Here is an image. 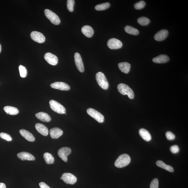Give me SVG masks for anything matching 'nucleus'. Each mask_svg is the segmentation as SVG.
Segmentation results:
<instances>
[{
  "instance_id": "f257e3e1",
  "label": "nucleus",
  "mask_w": 188,
  "mask_h": 188,
  "mask_svg": "<svg viewBox=\"0 0 188 188\" xmlns=\"http://www.w3.org/2000/svg\"><path fill=\"white\" fill-rule=\"evenodd\" d=\"M131 161V158L128 155L125 154L120 155L115 163V166L118 168H122L128 165Z\"/></svg>"
},
{
  "instance_id": "f03ea898",
  "label": "nucleus",
  "mask_w": 188,
  "mask_h": 188,
  "mask_svg": "<svg viewBox=\"0 0 188 188\" xmlns=\"http://www.w3.org/2000/svg\"><path fill=\"white\" fill-rule=\"evenodd\" d=\"M117 89L123 95H127L130 99L134 98V94L133 90L128 85L120 83L117 86Z\"/></svg>"
},
{
  "instance_id": "7ed1b4c3",
  "label": "nucleus",
  "mask_w": 188,
  "mask_h": 188,
  "mask_svg": "<svg viewBox=\"0 0 188 188\" xmlns=\"http://www.w3.org/2000/svg\"><path fill=\"white\" fill-rule=\"evenodd\" d=\"M96 79L98 85L104 90L108 89L109 83L104 74L101 72H99L96 75Z\"/></svg>"
},
{
  "instance_id": "20e7f679",
  "label": "nucleus",
  "mask_w": 188,
  "mask_h": 188,
  "mask_svg": "<svg viewBox=\"0 0 188 188\" xmlns=\"http://www.w3.org/2000/svg\"><path fill=\"white\" fill-rule=\"evenodd\" d=\"M49 104L51 109L56 113L59 114H66V109L58 102L52 100L50 101Z\"/></svg>"
},
{
  "instance_id": "39448f33",
  "label": "nucleus",
  "mask_w": 188,
  "mask_h": 188,
  "mask_svg": "<svg viewBox=\"0 0 188 188\" xmlns=\"http://www.w3.org/2000/svg\"><path fill=\"white\" fill-rule=\"evenodd\" d=\"M45 13L46 17L52 24L56 25L60 24L61 21L58 16L55 13L48 9H45Z\"/></svg>"
},
{
  "instance_id": "423d86ee",
  "label": "nucleus",
  "mask_w": 188,
  "mask_h": 188,
  "mask_svg": "<svg viewBox=\"0 0 188 188\" xmlns=\"http://www.w3.org/2000/svg\"><path fill=\"white\" fill-rule=\"evenodd\" d=\"M87 112L88 114L96 120L99 123H102L104 121V116L99 111L92 108L88 109Z\"/></svg>"
},
{
  "instance_id": "0eeeda50",
  "label": "nucleus",
  "mask_w": 188,
  "mask_h": 188,
  "mask_svg": "<svg viewBox=\"0 0 188 188\" xmlns=\"http://www.w3.org/2000/svg\"><path fill=\"white\" fill-rule=\"evenodd\" d=\"M71 150L68 147H62L58 150V153L59 156L65 162L68 161V156L71 154Z\"/></svg>"
},
{
  "instance_id": "6e6552de",
  "label": "nucleus",
  "mask_w": 188,
  "mask_h": 188,
  "mask_svg": "<svg viewBox=\"0 0 188 188\" xmlns=\"http://www.w3.org/2000/svg\"><path fill=\"white\" fill-rule=\"evenodd\" d=\"M62 180L67 184L73 185L76 182L77 178L73 174L65 173L62 175Z\"/></svg>"
},
{
  "instance_id": "1a4fd4ad",
  "label": "nucleus",
  "mask_w": 188,
  "mask_h": 188,
  "mask_svg": "<svg viewBox=\"0 0 188 188\" xmlns=\"http://www.w3.org/2000/svg\"><path fill=\"white\" fill-rule=\"evenodd\" d=\"M122 45V42L117 38H111L107 42V46L111 49H117L121 48Z\"/></svg>"
},
{
  "instance_id": "9d476101",
  "label": "nucleus",
  "mask_w": 188,
  "mask_h": 188,
  "mask_svg": "<svg viewBox=\"0 0 188 188\" xmlns=\"http://www.w3.org/2000/svg\"><path fill=\"white\" fill-rule=\"evenodd\" d=\"M74 59L77 68L80 72L83 73L84 71V66L83 63L81 55L78 52H76L74 55Z\"/></svg>"
},
{
  "instance_id": "9b49d317",
  "label": "nucleus",
  "mask_w": 188,
  "mask_h": 188,
  "mask_svg": "<svg viewBox=\"0 0 188 188\" xmlns=\"http://www.w3.org/2000/svg\"><path fill=\"white\" fill-rule=\"evenodd\" d=\"M31 36L32 40L39 43H42L45 40V37L44 35L41 32L38 31L32 32Z\"/></svg>"
},
{
  "instance_id": "f8f14e48",
  "label": "nucleus",
  "mask_w": 188,
  "mask_h": 188,
  "mask_svg": "<svg viewBox=\"0 0 188 188\" xmlns=\"http://www.w3.org/2000/svg\"><path fill=\"white\" fill-rule=\"evenodd\" d=\"M45 59L49 64L52 66L57 65L58 61L57 56L49 52L46 53L45 55Z\"/></svg>"
},
{
  "instance_id": "ddd939ff",
  "label": "nucleus",
  "mask_w": 188,
  "mask_h": 188,
  "mask_svg": "<svg viewBox=\"0 0 188 188\" xmlns=\"http://www.w3.org/2000/svg\"><path fill=\"white\" fill-rule=\"evenodd\" d=\"M51 87L53 89L62 91H68L70 89V87L68 84L62 82H55L51 84Z\"/></svg>"
},
{
  "instance_id": "4468645a",
  "label": "nucleus",
  "mask_w": 188,
  "mask_h": 188,
  "mask_svg": "<svg viewBox=\"0 0 188 188\" xmlns=\"http://www.w3.org/2000/svg\"><path fill=\"white\" fill-rule=\"evenodd\" d=\"M17 157L18 158L22 161H25V160L34 161L35 160V158L31 153L25 152L18 153L17 154Z\"/></svg>"
},
{
  "instance_id": "2eb2a0df",
  "label": "nucleus",
  "mask_w": 188,
  "mask_h": 188,
  "mask_svg": "<svg viewBox=\"0 0 188 188\" xmlns=\"http://www.w3.org/2000/svg\"><path fill=\"white\" fill-rule=\"evenodd\" d=\"M168 35V31L166 29H162L158 32L155 35L154 38L155 40L161 41L164 40Z\"/></svg>"
},
{
  "instance_id": "dca6fc26",
  "label": "nucleus",
  "mask_w": 188,
  "mask_h": 188,
  "mask_svg": "<svg viewBox=\"0 0 188 188\" xmlns=\"http://www.w3.org/2000/svg\"><path fill=\"white\" fill-rule=\"evenodd\" d=\"M63 131L62 130L58 127H54L50 130V134L51 137L52 139H57L61 136Z\"/></svg>"
},
{
  "instance_id": "f3484780",
  "label": "nucleus",
  "mask_w": 188,
  "mask_h": 188,
  "mask_svg": "<svg viewBox=\"0 0 188 188\" xmlns=\"http://www.w3.org/2000/svg\"><path fill=\"white\" fill-rule=\"evenodd\" d=\"M81 31L82 33L88 38H91L94 33V30L92 28L88 25H84Z\"/></svg>"
},
{
  "instance_id": "a211bd4d",
  "label": "nucleus",
  "mask_w": 188,
  "mask_h": 188,
  "mask_svg": "<svg viewBox=\"0 0 188 188\" xmlns=\"http://www.w3.org/2000/svg\"><path fill=\"white\" fill-rule=\"evenodd\" d=\"M20 133L23 137L30 142H34L35 140V137L31 132L25 129L20 130Z\"/></svg>"
},
{
  "instance_id": "6ab92c4d",
  "label": "nucleus",
  "mask_w": 188,
  "mask_h": 188,
  "mask_svg": "<svg viewBox=\"0 0 188 188\" xmlns=\"http://www.w3.org/2000/svg\"><path fill=\"white\" fill-rule=\"evenodd\" d=\"M36 129L37 130L44 136H47L48 134V128L45 125L39 123H38L35 125Z\"/></svg>"
},
{
  "instance_id": "aec40b11",
  "label": "nucleus",
  "mask_w": 188,
  "mask_h": 188,
  "mask_svg": "<svg viewBox=\"0 0 188 188\" xmlns=\"http://www.w3.org/2000/svg\"><path fill=\"white\" fill-rule=\"evenodd\" d=\"M170 59L168 56L165 54L159 55L158 56L154 58L153 61L157 64L165 63L168 62Z\"/></svg>"
},
{
  "instance_id": "412c9836",
  "label": "nucleus",
  "mask_w": 188,
  "mask_h": 188,
  "mask_svg": "<svg viewBox=\"0 0 188 188\" xmlns=\"http://www.w3.org/2000/svg\"><path fill=\"white\" fill-rule=\"evenodd\" d=\"M36 117L39 120L44 122H49L51 120V118L47 113L40 112L36 114Z\"/></svg>"
},
{
  "instance_id": "4be33fe9",
  "label": "nucleus",
  "mask_w": 188,
  "mask_h": 188,
  "mask_svg": "<svg viewBox=\"0 0 188 188\" xmlns=\"http://www.w3.org/2000/svg\"><path fill=\"white\" fill-rule=\"evenodd\" d=\"M120 71L125 74L128 73L131 68V65L127 62H120L118 64Z\"/></svg>"
},
{
  "instance_id": "5701e85b",
  "label": "nucleus",
  "mask_w": 188,
  "mask_h": 188,
  "mask_svg": "<svg viewBox=\"0 0 188 188\" xmlns=\"http://www.w3.org/2000/svg\"><path fill=\"white\" fill-rule=\"evenodd\" d=\"M139 134L145 140L149 141L151 140V136L147 130L145 129H141L139 130Z\"/></svg>"
},
{
  "instance_id": "b1692460",
  "label": "nucleus",
  "mask_w": 188,
  "mask_h": 188,
  "mask_svg": "<svg viewBox=\"0 0 188 188\" xmlns=\"http://www.w3.org/2000/svg\"><path fill=\"white\" fill-rule=\"evenodd\" d=\"M5 111L10 115H16L19 113V110L17 108L11 106H6L4 108Z\"/></svg>"
},
{
  "instance_id": "393cba45",
  "label": "nucleus",
  "mask_w": 188,
  "mask_h": 188,
  "mask_svg": "<svg viewBox=\"0 0 188 188\" xmlns=\"http://www.w3.org/2000/svg\"><path fill=\"white\" fill-rule=\"evenodd\" d=\"M157 166L162 168L165 169L170 172H173L174 171V169L172 167L168 165L165 163L164 162L162 161H157L156 162Z\"/></svg>"
},
{
  "instance_id": "a878e982",
  "label": "nucleus",
  "mask_w": 188,
  "mask_h": 188,
  "mask_svg": "<svg viewBox=\"0 0 188 188\" xmlns=\"http://www.w3.org/2000/svg\"><path fill=\"white\" fill-rule=\"evenodd\" d=\"M43 157L46 164H50L54 163V157L50 153L48 152L44 153Z\"/></svg>"
},
{
  "instance_id": "bb28decb",
  "label": "nucleus",
  "mask_w": 188,
  "mask_h": 188,
  "mask_svg": "<svg viewBox=\"0 0 188 188\" xmlns=\"http://www.w3.org/2000/svg\"><path fill=\"white\" fill-rule=\"evenodd\" d=\"M125 32L130 34L137 35L139 33V31L137 29L129 25H127L124 28Z\"/></svg>"
},
{
  "instance_id": "cd10ccee",
  "label": "nucleus",
  "mask_w": 188,
  "mask_h": 188,
  "mask_svg": "<svg viewBox=\"0 0 188 188\" xmlns=\"http://www.w3.org/2000/svg\"><path fill=\"white\" fill-rule=\"evenodd\" d=\"M110 6V4L107 2V3L97 5L95 6V8L97 11H104L108 8Z\"/></svg>"
},
{
  "instance_id": "c85d7f7f",
  "label": "nucleus",
  "mask_w": 188,
  "mask_h": 188,
  "mask_svg": "<svg viewBox=\"0 0 188 188\" xmlns=\"http://www.w3.org/2000/svg\"><path fill=\"white\" fill-rule=\"evenodd\" d=\"M137 22L139 24L143 26H145L149 24L150 20L145 17H141L138 18Z\"/></svg>"
},
{
  "instance_id": "c756f323",
  "label": "nucleus",
  "mask_w": 188,
  "mask_h": 188,
  "mask_svg": "<svg viewBox=\"0 0 188 188\" xmlns=\"http://www.w3.org/2000/svg\"><path fill=\"white\" fill-rule=\"evenodd\" d=\"M19 71L20 75L21 77L25 78L27 75V71L26 68L22 65H20L19 67Z\"/></svg>"
},
{
  "instance_id": "7c9ffc66",
  "label": "nucleus",
  "mask_w": 188,
  "mask_h": 188,
  "mask_svg": "<svg viewBox=\"0 0 188 188\" xmlns=\"http://www.w3.org/2000/svg\"><path fill=\"white\" fill-rule=\"evenodd\" d=\"M75 1L74 0H68L67 1V8L70 12H73L74 11Z\"/></svg>"
},
{
  "instance_id": "2f4dec72",
  "label": "nucleus",
  "mask_w": 188,
  "mask_h": 188,
  "mask_svg": "<svg viewBox=\"0 0 188 188\" xmlns=\"http://www.w3.org/2000/svg\"><path fill=\"white\" fill-rule=\"evenodd\" d=\"M145 5V2L143 1H141L134 5V7L137 10H140L144 8Z\"/></svg>"
},
{
  "instance_id": "473e14b6",
  "label": "nucleus",
  "mask_w": 188,
  "mask_h": 188,
  "mask_svg": "<svg viewBox=\"0 0 188 188\" xmlns=\"http://www.w3.org/2000/svg\"><path fill=\"white\" fill-rule=\"evenodd\" d=\"M0 137L8 141H11L12 140V139L10 135L8 134L4 133V132H2L0 134Z\"/></svg>"
},
{
  "instance_id": "72a5a7b5",
  "label": "nucleus",
  "mask_w": 188,
  "mask_h": 188,
  "mask_svg": "<svg viewBox=\"0 0 188 188\" xmlns=\"http://www.w3.org/2000/svg\"><path fill=\"white\" fill-rule=\"evenodd\" d=\"M159 180L157 178H155L151 183L150 188H159Z\"/></svg>"
},
{
  "instance_id": "f704fd0d",
  "label": "nucleus",
  "mask_w": 188,
  "mask_h": 188,
  "mask_svg": "<svg viewBox=\"0 0 188 188\" xmlns=\"http://www.w3.org/2000/svg\"><path fill=\"white\" fill-rule=\"evenodd\" d=\"M166 136L167 139L169 140H172L175 138V134L170 131L166 132Z\"/></svg>"
},
{
  "instance_id": "c9c22d12",
  "label": "nucleus",
  "mask_w": 188,
  "mask_h": 188,
  "mask_svg": "<svg viewBox=\"0 0 188 188\" xmlns=\"http://www.w3.org/2000/svg\"><path fill=\"white\" fill-rule=\"evenodd\" d=\"M170 150L172 153H174V154H176V153H177L179 152L180 148L178 145H174L171 146L170 148Z\"/></svg>"
},
{
  "instance_id": "e433bc0d",
  "label": "nucleus",
  "mask_w": 188,
  "mask_h": 188,
  "mask_svg": "<svg viewBox=\"0 0 188 188\" xmlns=\"http://www.w3.org/2000/svg\"><path fill=\"white\" fill-rule=\"evenodd\" d=\"M39 186L41 188H51L45 183L41 182L39 183Z\"/></svg>"
},
{
  "instance_id": "4c0bfd02",
  "label": "nucleus",
  "mask_w": 188,
  "mask_h": 188,
  "mask_svg": "<svg viewBox=\"0 0 188 188\" xmlns=\"http://www.w3.org/2000/svg\"><path fill=\"white\" fill-rule=\"evenodd\" d=\"M0 188H6V185L3 183H0Z\"/></svg>"
},
{
  "instance_id": "58836bf2",
  "label": "nucleus",
  "mask_w": 188,
  "mask_h": 188,
  "mask_svg": "<svg viewBox=\"0 0 188 188\" xmlns=\"http://www.w3.org/2000/svg\"><path fill=\"white\" fill-rule=\"evenodd\" d=\"M2 51V46L1 44H0V53H1Z\"/></svg>"
},
{
  "instance_id": "ea45409f",
  "label": "nucleus",
  "mask_w": 188,
  "mask_h": 188,
  "mask_svg": "<svg viewBox=\"0 0 188 188\" xmlns=\"http://www.w3.org/2000/svg\"><path fill=\"white\" fill-rule=\"evenodd\" d=\"M60 179L62 180V178H61H61H60Z\"/></svg>"
}]
</instances>
